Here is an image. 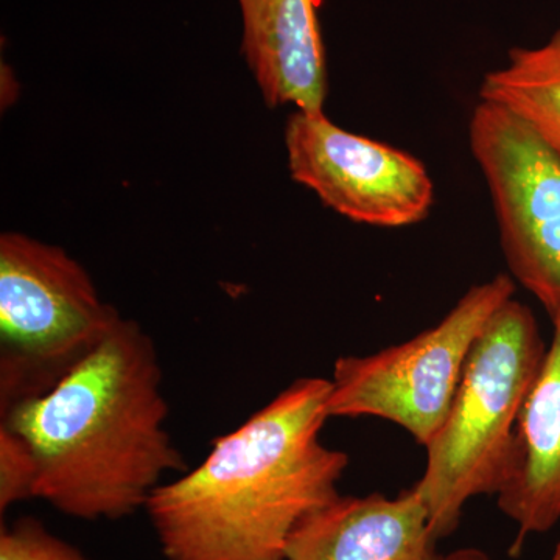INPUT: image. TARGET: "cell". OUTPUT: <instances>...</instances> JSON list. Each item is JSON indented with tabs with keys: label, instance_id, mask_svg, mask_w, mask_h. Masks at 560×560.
Instances as JSON below:
<instances>
[{
	"label": "cell",
	"instance_id": "obj_13",
	"mask_svg": "<svg viewBox=\"0 0 560 560\" xmlns=\"http://www.w3.org/2000/svg\"><path fill=\"white\" fill-rule=\"evenodd\" d=\"M36 460L21 434L0 425V512L35 499Z\"/></svg>",
	"mask_w": 560,
	"mask_h": 560
},
{
	"label": "cell",
	"instance_id": "obj_8",
	"mask_svg": "<svg viewBox=\"0 0 560 560\" xmlns=\"http://www.w3.org/2000/svg\"><path fill=\"white\" fill-rule=\"evenodd\" d=\"M436 541L412 488L394 499L338 495L294 528L283 560H441Z\"/></svg>",
	"mask_w": 560,
	"mask_h": 560
},
{
	"label": "cell",
	"instance_id": "obj_12",
	"mask_svg": "<svg viewBox=\"0 0 560 560\" xmlns=\"http://www.w3.org/2000/svg\"><path fill=\"white\" fill-rule=\"evenodd\" d=\"M0 560H90L55 536L35 517H22L0 530Z\"/></svg>",
	"mask_w": 560,
	"mask_h": 560
},
{
	"label": "cell",
	"instance_id": "obj_15",
	"mask_svg": "<svg viewBox=\"0 0 560 560\" xmlns=\"http://www.w3.org/2000/svg\"><path fill=\"white\" fill-rule=\"evenodd\" d=\"M550 560H560V539L558 541V545H556L555 552H552Z\"/></svg>",
	"mask_w": 560,
	"mask_h": 560
},
{
	"label": "cell",
	"instance_id": "obj_9",
	"mask_svg": "<svg viewBox=\"0 0 560 560\" xmlns=\"http://www.w3.org/2000/svg\"><path fill=\"white\" fill-rule=\"evenodd\" d=\"M242 54L268 106L323 113L327 60L318 0H237Z\"/></svg>",
	"mask_w": 560,
	"mask_h": 560
},
{
	"label": "cell",
	"instance_id": "obj_5",
	"mask_svg": "<svg viewBox=\"0 0 560 560\" xmlns=\"http://www.w3.org/2000/svg\"><path fill=\"white\" fill-rule=\"evenodd\" d=\"M514 293L510 275L495 276L471 287L444 319L411 340L340 357L330 378V418L389 420L425 448L447 419L475 341Z\"/></svg>",
	"mask_w": 560,
	"mask_h": 560
},
{
	"label": "cell",
	"instance_id": "obj_14",
	"mask_svg": "<svg viewBox=\"0 0 560 560\" xmlns=\"http://www.w3.org/2000/svg\"><path fill=\"white\" fill-rule=\"evenodd\" d=\"M441 560H493L488 552L480 550V548H459L448 552V555L441 556Z\"/></svg>",
	"mask_w": 560,
	"mask_h": 560
},
{
	"label": "cell",
	"instance_id": "obj_4",
	"mask_svg": "<svg viewBox=\"0 0 560 560\" xmlns=\"http://www.w3.org/2000/svg\"><path fill=\"white\" fill-rule=\"evenodd\" d=\"M121 318L60 246L0 237V410L54 388Z\"/></svg>",
	"mask_w": 560,
	"mask_h": 560
},
{
	"label": "cell",
	"instance_id": "obj_3",
	"mask_svg": "<svg viewBox=\"0 0 560 560\" xmlns=\"http://www.w3.org/2000/svg\"><path fill=\"white\" fill-rule=\"evenodd\" d=\"M547 350L536 316L514 298L475 341L447 419L425 447L422 478L412 486L436 540L458 529L471 499L499 492L518 415Z\"/></svg>",
	"mask_w": 560,
	"mask_h": 560
},
{
	"label": "cell",
	"instance_id": "obj_2",
	"mask_svg": "<svg viewBox=\"0 0 560 560\" xmlns=\"http://www.w3.org/2000/svg\"><path fill=\"white\" fill-rule=\"evenodd\" d=\"M331 382L302 377L217 438L208 458L151 493L167 560H283L291 533L337 499L348 453L327 447Z\"/></svg>",
	"mask_w": 560,
	"mask_h": 560
},
{
	"label": "cell",
	"instance_id": "obj_6",
	"mask_svg": "<svg viewBox=\"0 0 560 560\" xmlns=\"http://www.w3.org/2000/svg\"><path fill=\"white\" fill-rule=\"evenodd\" d=\"M470 151L488 183L512 278L560 323V154L508 110L480 102Z\"/></svg>",
	"mask_w": 560,
	"mask_h": 560
},
{
	"label": "cell",
	"instance_id": "obj_11",
	"mask_svg": "<svg viewBox=\"0 0 560 560\" xmlns=\"http://www.w3.org/2000/svg\"><path fill=\"white\" fill-rule=\"evenodd\" d=\"M486 73L480 102L508 110L560 154V27L539 47H514Z\"/></svg>",
	"mask_w": 560,
	"mask_h": 560
},
{
	"label": "cell",
	"instance_id": "obj_10",
	"mask_svg": "<svg viewBox=\"0 0 560 560\" xmlns=\"http://www.w3.org/2000/svg\"><path fill=\"white\" fill-rule=\"evenodd\" d=\"M517 425L501 488L500 511L517 526L511 555H521L529 534L560 522V323Z\"/></svg>",
	"mask_w": 560,
	"mask_h": 560
},
{
	"label": "cell",
	"instance_id": "obj_1",
	"mask_svg": "<svg viewBox=\"0 0 560 560\" xmlns=\"http://www.w3.org/2000/svg\"><path fill=\"white\" fill-rule=\"evenodd\" d=\"M156 346L120 318L90 355L43 396L3 412L31 445L35 499L80 521H120L145 510L168 471H187L165 430Z\"/></svg>",
	"mask_w": 560,
	"mask_h": 560
},
{
	"label": "cell",
	"instance_id": "obj_7",
	"mask_svg": "<svg viewBox=\"0 0 560 560\" xmlns=\"http://www.w3.org/2000/svg\"><path fill=\"white\" fill-rule=\"evenodd\" d=\"M291 178L355 223L405 228L430 215L434 184L407 151L294 110L285 127Z\"/></svg>",
	"mask_w": 560,
	"mask_h": 560
}]
</instances>
